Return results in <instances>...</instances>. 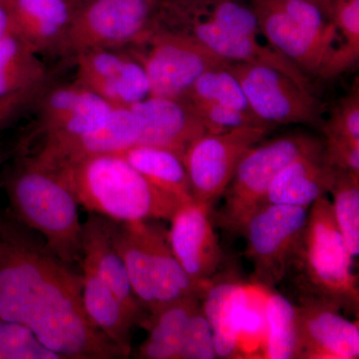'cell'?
<instances>
[{
  "label": "cell",
  "mask_w": 359,
  "mask_h": 359,
  "mask_svg": "<svg viewBox=\"0 0 359 359\" xmlns=\"http://www.w3.org/2000/svg\"><path fill=\"white\" fill-rule=\"evenodd\" d=\"M78 205L115 222L170 221L180 205L153 185L122 155L92 156L54 170Z\"/></svg>",
  "instance_id": "cell-2"
},
{
  "label": "cell",
  "mask_w": 359,
  "mask_h": 359,
  "mask_svg": "<svg viewBox=\"0 0 359 359\" xmlns=\"http://www.w3.org/2000/svg\"><path fill=\"white\" fill-rule=\"evenodd\" d=\"M215 358H218L212 327L200 306L189 320L179 359Z\"/></svg>",
  "instance_id": "cell-34"
},
{
  "label": "cell",
  "mask_w": 359,
  "mask_h": 359,
  "mask_svg": "<svg viewBox=\"0 0 359 359\" xmlns=\"http://www.w3.org/2000/svg\"><path fill=\"white\" fill-rule=\"evenodd\" d=\"M6 154H4V152H1V151H0V172H1L2 165H4V163L6 162ZM1 215H2V211H1V209H0V217H1Z\"/></svg>",
  "instance_id": "cell-40"
},
{
  "label": "cell",
  "mask_w": 359,
  "mask_h": 359,
  "mask_svg": "<svg viewBox=\"0 0 359 359\" xmlns=\"http://www.w3.org/2000/svg\"><path fill=\"white\" fill-rule=\"evenodd\" d=\"M330 193L335 222L351 256L359 255V176L337 169Z\"/></svg>",
  "instance_id": "cell-30"
},
{
  "label": "cell",
  "mask_w": 359,
  "mask_h": 359,
  "mask_svg": "<svg viewBox=\"0 0 359 359\" xmlns=\"http://www.w3.org/2000/svg\"><path fill=\"white\" fill-rule=\"evenodd\" d=\"M182 100L219 104L252 113L242 87L228 66L201 75Z\"/></svg>",
  "instance_id": "cell-31"
},
{
  "label": "cell",
  "mask_w": 359,
  "mask_h": 359,
  "mask_svg": "<svg viewBox=\"0 0 359 359\" xmlns=\"http://www.w3.org/2000/svg\"><path fill=\"white\" fill-rule=\"evenodd\" d=\"M75 273L36 231L0 217V320L27 327L60 359L127 358L89 320Z\"/></svg>",
  "instance_id": "cell-1"
},
{
  "label": "cell",
  "mask_w": 359,
  "mask_h": 359,
  "mask_svg": "<svg viewBox=\"0 0 359 359\" xmlns=\"http://www.w3.org/2000/svg\"><path fill=\"white\" fill-rule=\"evenodd\" d=\"M150 84V95L182 99L207 71L226 67L219 57L197 39L178 32H160L150 39L147 53L139 56Z\"/></svg>",
  "instance_id": "cell-11"
},
{
  "label": "cell",
  "mask_w": 359,
  "mask_h": 359,
  "mask_svg": "<svg viewBox=\"0 0 359 359\" xmlns=\"http://www.w3.org/2000/svg\"><path fill=\"white\" fill-rule=\"evenodd\" d=\"M228 69L242 87L250 110L269 126L306 124L323 126V105L282 71L264 65L233 62Z\"/></svg>",
  "instance_id": "cell-8"
},
{
  "label": "cell",
  "mask_w": 359,
  "mask_h": 359,
  "mask_svg": "<svg viewBox=\"0 0 359 359\" xmlns=\"http://www.w3.org/2000/svg\"><path fill=\"white\" fill-rule=\"evenodd\" d=\"M266 347L264 358L297 359V334L295 304L285 295L271 292L264 306Z\"/></svg>",
  "instance_id": "cell-28"
},
{
  "label": "cell",
  "mask_w": 359,
  "mask_h": 359,
  "mask_svg": "<svg viewBox=\"0 0 359 359\" xmlns=\"http://www.w3.org/2000/svg\"><path fill=\"white\" fill-rule=\"evenodd\" d=\"M113 221L90 214L82 224V262L110 287L131 311L143 318L147 313L135 297L124 262L112 241Z\"/></svg>",
  "instance_id": "cell-21"
},
{
  "label": "cell",
  "mask_w": 359,
  "mask_h": 359,
  "mask_svg": "<svg viewBox=\"0 0 359 359\" xmlns=\"http://www.w3.org/2000/svg\"><path fill=\"white\" fill-rule=\"evenodd\" d=\"M82 266V302L91 323L131 355V332L146 318L131 311L86 264Z\"/></svg>",
  "instance_id": "cell-23"
},
{
  "label": "cell",
  "mask_w": 359,
  "mask_h": 359,
  "mask_svg": "<svg viewBox=\"0 0 359 359\" xmlns=\"http://www.w3.org/2000/svg\"><path fill=\"white\" fill-rule=\"evenodd\" d=\"M75 13L68 0H14L16 30L39 52L59 50Z\"/></svg>",
  "instance_id": "cell-24"
},
{
  "label": "cell",
  "mask_w": 359,
  "mask_h": 359,
  "mask_svg": "<svg viewBox=\"0 0 359 359\" xmlns=\"http://www.w3.org/2000/svg\"><path fill=\"white\" fill-rule=\"evenodd\" d=\"M325 159L335 169L359 176V142L337 136H325Z\"/></svg>",
  "instance_id": "cell-36"
},
{
  "label": "cell",
  "mask_w": 359,
  "mask_h": 359,
  "mask_svg": "<svg viewBox=\"0 0 359 359\" xmlns=\"http://www.w3.org/2000/svg\"><path fill=\"white\" fill-rule=\"evenodd\" d=\"M323 150L301 156L278 172L266 193V204L309 209L316 200L330 193L337 169L328 164Z\"/></svg>",
  "instance_id": "cell-20"
},
{
  "label": "cell",
  "mask_w": 359,
  "mask_h": 359,
  "mask_svg": "<svg viewBox=\"0 0 359 359\" xmlns=\"http://www.w3.org/2000/svg\"><path fill=\"white\" fill-rule=\"evenodd\" d=\"M201 301L200 295H190L147 314L141 327L148 330V337L139 346L136 358L179 359L189 320Z\"/></svg>",
  "instance_id": "cell-25"
},
{
  "label": "cell",
  "mask_w": 359,
  "mask_h": 359,
  "mask_svg": "<svg viewBox=\"0 0 359 359\" xmlns=\"http://www.w3.org/2000/svg\"><path fill=\"white\" fill-rule=\"evenodd\" d=\"M11 212L39 233L65 264L82 262V224L78 203L57 172L32 157L16 159L4 178Z\"/></svg>",
  "instance_id": "cell-4"
},
{
  "label": "cell",
  "mask_w": 359,
  "mask_h": 359,
  "mask_svg": "<svg viewBox=\"0 0 359 359\" xmlns=\"http://www.w3.org/2000/svg\"><path fill=\"white\" fill-rule=\"evenodd\" d=\"M112 108L79 82L57 87L42 101L40 133L45 140L78 136L98 126Z\"/></svg>",
  "instance_id": "cell-19"
},
{
  "label": "cell",
  "mask_w": 359,
  "mask_h": 359,
  "mask_svg": "<svg viewBox=\"0 0 359 359\" xmlns=\"http://www.w3.org/2000/svg\"><path fill=\"white\" fill-rule=\"evenodd\" d=\"M140 120L131 108L113 107L102 123L78 136L45 140L33 160L56 170L92 156L122 154L140 143Z\"/></svg>",
  "instance_id": "cell-13"
},
{
  "label": "cell",
  "mask_w": 359,
  "mask_h": 359,
  "mask_svg": "<svg viewBox=\"0 0 359 359\" xmlns=\"http://www.w3.org/2000/svg\"><path fill=\"white\" fill-rule=\"evenodd\" d=\"M74 58L76 81L113 107L130 108L150 96L148 76L138 59L109 48L92 49Z\"/></svg>",
  "instance_id": "cell-15"
},
{
  "label": "cell",
  "mask_w": 359,
  "mask_h": 359,
  "mask_svg": "<svg viewBox=\"0 0 359 359\" xmlns=\"http://www.w3.org/2000/svg\"><path fill=\"white\" fill-rule=\"evenodd\" d=\"M353 259L335 222L332 202L323 196L309 208L285 278L294 283L299 299L325 302L358 316V278Z\"/></svg>",
  "instance_id": "cell-3"
},
{
  "label": "cell",
  "mask_w": 359,
  "mask_h": 359,
  "mask_svg": "<svg viewBox=\"0 0 359 359\" xmlns=\"http://www.w3.org/2000/svg\"><path fill=\"white\" fill-rule=\"evenodd\" d=\"M15 29L14 0H0V39Z\"/></svg>",
  "instance_id": "cell-38"
},
{
  "label": "cell",
  "mask_w": 359,
  "mask_h": 359,
  "mask_svg": "<svg viewBox=\"0 0 359 359\" xmlns=\"http://www.w3.org/2000/svg\"><path fill=\"white\" fill-rule=\"evenodd\" d=\"M325 136H337L359 142V89L356 83L353 89L340 99L330 114V119L323 123Z\"/></svg>",
  "instance_id": "cell-35"
},
{
  "label": "cell",
  "mask_w": 359,
  "mask_h": 359,
  "mask_svg": "<svg viewBox=\"0 0 359 359\" xmlns=\"http://www.w3.org/2000/svg\"><path fill=\"white\" fill-rule=\"evenodd\" d=\"M176 13L182 33L190 35L219 55L233 62L254 63L271 66L282 71L304 88L309 89L308 77L292 61L273 47L259 43L257 37L230 32L203 16L197 15L175 4H169Z\"/></svg>",
  "instance_id": "cell-16"
},
{
  "label": "cell",
  "mask_w": 359,
  "mask_h": 359,
  "mask_svg": "<svg viewBox=\"0 0 359 359\" xmlns=\"http://www.w3.org/2000/svg\"><path fill=\"white\" fill-rule=\"evenodd\" d=\"M112 241L137 301L147 314L190 295L204 297L170 247L168 230L158 221H113Z\"/></svg>",
  "instance_id": "cell-5"
},
{
  "label": "cell",
  "mask_w": 359,
  "mask_h": 359,
  "mask_svg": "<svg viewBox=\"0 0 359 359\" xmlns=\"http://www.w3.org/2000/svg\"><path fill=\"white\" fill-rule=\"evenodd\" d=\"M183 101V100H182ZM199 116L207 133H222L229 130L247 126H269L254 113L202 101H184ZM273 127V126H271Z\"/></svg>",
  "instance_id": "cell-33"
},
{
  "label": "cell",
  "mask_w": 359,
  "mask_h": 359,
  "mask_svg": "<svg viewBox=\"0 0 359 359\" xmlns=\"http://www.w3.org/2000/svg\"><path fill=\"white\" fill-rule=\"evenodd\" d=\"M68 1H69L71 4H73V0H68Z\"/></svg>",
  "instance_id": "cell-41"
},
{
  "label": "cell",
  "mask_w": 359,
  "mask_h": 359,
  "mask_svg": "<svg viewBox=\"0 0 359 359\" xmlns=\"http://www.w3.org/2000/svg\"><path fill=\"white\" fill-rule=\"evenodd\" d=\"M168 230L170 247L189 278L208 289L223 261L212 207L192 200L176 210Z\"/></svg>",
  "instance_id": "cell-12"
},
{
  "label": "cell",
  "mask_w": 359,
  "mask_h": 359,
  "mask_svg": "<svg viewBox=\"0 0 359 359\" xmlns=\"http://www.w3.org/2000/svg\"><path fill=\"white\" fill-rule=\"evenodd\" d=\"M316 4H318L323 9L325 13L327 14L330 18V0H313Z\"/></svg>",
  "instance_id": "cell-39"
},
{
  "label": "cell",
  "mask_w": 359,
  "mask_h": 359,
  "mask_svg": "<svg viewBox=\"0 0 359 359\" xmlns=\"http://www.w3.org/2000/svg\"><path fill=\"white\" fill-rule=\"evenodd\" d=\"M119 155L153 185L180 202L194 200L184 158L177 153L164 148L135 146Z\"/></svg>",
  "instance_id": "cell-27"
},
{
  "label": "cell",
  "mask_w": 359,
  "mask_h": 359,
  "mask_svg": "<svg viewBox=\"0 0 359 359\" xmlns=\"http://www.w3.org/2000/svg\"><path fill=\"white\" fill-rule=\"evenodd\" d=\"M330 18L344 43L337 47L320 76L334 78L355 65L359 57V0H330Z\"/></svg>",
  "instance_id": "cell-29"
},
{
  "label": "cell",
  "mask_w": 359,
  "mask_h": 359,
  "mask_svg": "<svg viewBox=\"0 0 359 359\" xmlns=\"http://www.w3.org/2000/svg\"><path fill=\"white\" fill-rule=\"evenodd\" d=\"M157 0H91L76 11L59 51L77 56L138 40L147 32Z\"/></svg>",
  "instance_id": "cell-9"
},
{
  "label": "cell",
  "mask_w": 359,
  "mask_h": 359,
  "mask_svg": "<svg viewBox=\"0 0 359 359\" xmlns=\"http://www.w3.org/2000/svg\"><path fill=\"white\" fill-rule=\"evenodd\" d=\"M297 359H358V321L334 304L304 297L295 304Z\"/></svg>",
  "instance_id": "cell-14"
},
{
  "label": "cell",
  "mask_w": 359,
  "mask_h": 359,
  "mask_svg": "<svg viewBox=\"0 0 359 359\" xmlns=\"http://www.w3.org/2000/svg\"><path fill=\"white\" fill-rule=\"evenodd\" d=\"M273 128L241 127L194 141L184 156L193 199L212 207L222 199L240 161Z\"/></svg>",
  "instance_id": "cell-10"
},
{
  "label": "cell",
  "mask_w": 359,
  "mask_h": 359,
  "mask_svg": "<svg viewBox=\"0 0 359 359\" xmlns=\"http://www.w3.org/2000/svg\"><path fill=\"white\" fill-rule=\"evenodd\" d=\"M306 208L264 204L250 216L242 236L252 283L273 290L285 280L290 257L309 218Z\"/></svg>",
  "instance_id": "cell-7"
},
{
  "label": "cell",
  "mask_w": 359,
  "mask_h": 359,
  "mask_svg": "<svg viewBox=\"0 0 359 359\" xmlns=\"http://www.w3.org/2000/svg\"><path fill=\"white\" fill-rule=\"evenodd\" d=\"M40 88L25 90V91L0 98V128L13 121L18 114L25 110V108L32 102L33 99L37 96Z\"/></svg>",
  "instance_id": "cell-37"
},
{
  "label": "cell",
  "mask_w": 359,
  "mask_h": 359,
  "mask_svg": "<svg viewBox=\"0 0 359 359\" xmlns=\"http://www.w3.org/2000/svg\"><path fill=\"white\" fill-rule=\"evenodd\" d=\"M0 359H60L23 325L0 320Z\"/></svg>",
  "instance_id": "cell-32"
},
{
  "label": "cell",
  "mask_w": 359,
  "mask_h": 359,
  "mask_svg": "<svg viewBox=\"0 0 359 359\" xmlns=\"http://www.w3.org/2000/svg\"><path fill=\"white\" fill-rule=\"evenodd\" d=\"M45 76L46 70L39 51L16 28L0 39V98L40 88Z\"/></svg>",
  "instance_id": "cell-26"
},
{
  "label": "cell",
  "mask_w": 359,
  "mask_h": 359,
  "mask_svg": "<svg viewBox=\"0 0 359 359\" xmlns=\"http://www.w3.org/2000/svg\"><path fill=\"white\" fill-rule=\"evenodd\" d=\"M325 142L311 135L290 134L259 142L238 163L224 191L223 205L212 211L214 223L231 235L242 236L248 219L266 204V196L278 172L290 162L323 150Z\"/></svg>",
  "instance_id": "cell-6"
},
{
  "label": "cell",
  "mask_w": 359,
  "mask_h": 359,
  "mask_svg": "<svg viewBox=\"0 0 359 359\" xmlns=\"http://www.w3.org/2000/svg\"><path fill=\"white\" fill-rule=\"evenodd\" d=\"M130 108L141 122L138 146L168 149L184 158L191 144L207 133L199 116L178 99L150 95Z\"/></svg>",
  "instance_id": "cell-18"
},
{
  "label": "cell",
  "mask_w": 359,
  "mask_h": 359,
  "mask_svg": "<svg viewBox=\"0 0 359 359\" xmlns=\"http://www.w3.org/2000/svg\"><path fill=\"white\" fill-rule=\"evenodd\" d=\"M202 299L201 306L212 327L217 358H237L247 316L244 285L237 280L215 283L212 278Z\"/></svg>",
  "instance_id": "cell-22"
},
{
  "label": "cell",
  "mask_w": 359,
  "mask_h": 359,
  "mask_svg": "<svg viewBox=\"0 0 359 359\" xmlns=\"http://www.w3.org/2000/svg\"><path fill=\"white\" fill-rule=\"evenodd\" d=\"M262 34L304 73L320 75L337 49L339 36L311 32L292 20L273 0H247Z\"/></svg>",
  "instance_id": "cell-17"
}]
</instances>
